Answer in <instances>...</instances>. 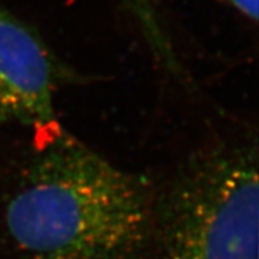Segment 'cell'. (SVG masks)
Returning a JSON list of instances; mask_svg holds the SVG:
<instances>
[{
	"label": "cell",
	"instance_id": "6da1fadb",
	"mask_svg": "<svg viewBox=\"0 0 259 259\" xmlns=\"http://www.w3.org/2000/svg\"><path fill=\"white\" fill-rule=\"evenodd\" d=\"M34 134L0 205L25 259H135L152 238L155 187L65 130Z\"/></svg>",
	"mask_w": 259,
	"mask_h": 259
},
{
	"label": "cell",
	"instance_id": "7a4b0ae2",
	"mask_svg": "<svg viewBox=\"0 0 259 259\" xmlns=\"http://www.w3.org/2000/svg\"><path fill=\"white\" fill-rule=\"evenodd\" d=\"M258 140H214L155 188L159 259H258Z\"/></svg>",
	"mask_w": 259,
	"mask_h": 259
},
{
	"label": "cell",
	"instance_id": "3957f363",
	"mask_svg": "<svg viewBox=\"0 0 259 259\" xmlns=\"http://www.w3.org/2000/svg\"><path fill=\"white\" fill-rule=\"evenodd\" d=\"M65 77L44 38L0 3V128L56 126L55 99Z\"/></svg>",
	"mask_w": 259,
	"mask_h": 259
},
{
	"label": "cell",
	"instance_id": "277c9868",
	"mask_svg": "<svg viewBox=\"0 0 259 259\" xmlns=\"http://www.w3.org/2000/svg\"><path fill=\"white\" fill-rule=\"evenodd\" d=\"M124 10L131 15L139 31L143 33L157 61L172 69L179 64V57L174 49L167 29L161 21L154 0H120Z\"/></svg>",
	"mask_w": 259,
	"mask_h": 259
},
{
	"label": "cell",
	"instance_id": "5b68a950",
	"mask_svg": "<svg viewBox=\"0 0 259 259\" xmlns=\"http://www.w3.org/2000/svg\"><path fill=\"white\" fill-rule=\"evenodd\" d=\"M221 2L228 4L229 7H232L252 23L258 21V0H221Z\"/></svg>",
	"mask_w": 259,
	"mask_h": 259
}]
</instances>
